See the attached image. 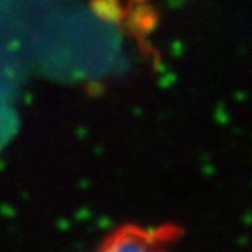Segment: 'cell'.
<instances>
[{
	"label": "cell",
	"instance_id": "obj_1",
	"mask_svg": "<svg viewBox=\"0 0 252 252\" xmlns=\"http://www.w3.org/2000/svg\"><path fill=\"white\" fill-rule=\"evenodd\" d=\"M177 236L174 226H123L113 231L95 252H169Z\"/></svg>",
	"mask_w": 252,
	"mask_h": 252
}]
</instances>
